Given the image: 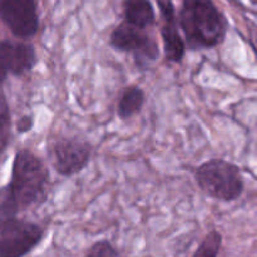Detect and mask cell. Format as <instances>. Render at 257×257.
<instances>
[{
  "label": "cell",
  "instance_id": "1",
  "mask_svg": "<svg viewBox=\"0 0 257 257\" xmlns=\"http://www.w3.org/2000/svg\"><path fill=\"white\" fill-rule=\"evenodd\" d=\"M177 18L186 48L191 50L220 45L230 27L227 17L213 0H182Z\"/></svg>",
  "mask_w": 257,
  "mask_h": 257
},
{
  "label": "cell",
  "instance_id": "2",
  "mask_svg": "<svg viewBox=\"0 0 257 257\" xmlns=\"http://www.w3.org/2000/svg\"><path fill=\"white\" fill-rule=\"evenodd\" d=\"M20 211L39 205L47 197L49 186V170L42 158L28 148L14 155L10 181L8 182Z\"/></svg>",
  "mask_w": 257,
  "mask_h": 257
},
{
  "label": "cell",
  "instance_id": "3",
  "mask_svg": "<svg viewBox=\"0 0 257 257\" xmlns=\"http://www.w3.org/2000/svg\"><path fill=\"white\" fill-rule=\"evenodd\" d=\"M195 178L206 195L223 202L238 200L245 191L240 167L222 158H212L201 163L196 170Z\"/></svg>",
  "mask_w": 257,
  "mask_h": 257
},
{
  "label": "cell",
  "instance_id": "4",
  "mask_svg": "<svg viewBox=\"0 0 257 257\" xmlns=\"http://www.w3.org/2000/svg\"><path fill=\"white\" fill-rule=\"evenodd\" d=\"M110 47L115 50L131 53L138 68H147L160 57V48L146 29L136 27L123 20L109 35Z\"/></svg>",
  "mask_w": 257,
  "mask_h": 257
},
{
  "label": "cell",
  "instance_id": "5",
  "mask_svg": "<svg viewBox=\"0 0 257 257\" xmlns=\"http://www.w3.org/2000/svg\"><path fill=\"white\" fill-rule=\"evenodd\" d=\"M43 238L42 226L15 218L0 226V257H25L39 246Z\"/></svg>",
  "mask_w": 257,
  "mask_h": 257
},
{
  "label": "cell",
  "instance_id": "6",
  "mask_svg": "<svg viewBox=\"0 0 257 257\" xmlns=\"http://www.w3.org/2000/svg\"><path fill=\"white\" fill-rule=\"evenodd\" d=\"M0 20L15 38L34 37L40 25L38 0H0Z\"/></svg>",
  "mask_w": 257,
  "mask_h": 257
},
{
  "label": "cell",
  "instance_id": "7",
  "mask_svg": "<svg viewBox=\"0 0 257 257\" xmlns=\"http://www.w3.org/2000/svg\"><path fill=\"white\" fill-rule=\"evenodd\" d=\"M52 162L63 177H72L82 172L92 157V146L80 138L64 137L52 146Z\"/></svg>",
  "mask_w": 257,
  "mask_h": 257
},
{
  "label": "cell",
  "instance_id": "8",
  "mask_svg": "<svg viewBox=\"0 0 257 257\" xmlns=\"http://www.w3.org/2000/svg\"><path fill=\"white\" fill-rule=\"evenodd\" d=\"M38 57L34 47L20 40H0V84L8 77H22L32 72Z\"/></svg>",
  "mask_w": 257,
  "mask_h": 257
},
{
  "label": "cell",
  "instance_id": "9",
  "mask_svg": "<svg viewBox=\"0 0 257 257\" xmlns=\"http://www.w3.org/2000/svg\"><path fill=\"white\" fill-rule=\"evenodd\" d=\"M160 10L161 37L163 43V53L168 62L180 63L186 53V44L180 33L177 12L173 0H156Z\"/></svg>",
  "mask_w": 257,
  "mask_h": 257
},
{
  "label": "cell",
  "instance_id": "10",
  "mask_svg": "<svg viewBox=\"0 0 257 257\" xmlns=\"http://www.w3.org/2000/svg\"><path fill=\"white\" fill-rule=\"evenodd\" d=\"M123 17L125 22L147 29L156 23V10L151 0H123Z\"/></svg>",
  "mask_w": 257,
  "mask_h": 257
},
{
  "label": "cell",
  "instance_id": "11",
  "mask_svg": "<svg viewBox=\"0 0 257 257\" xmlns=\"http://www.w3.org/2000/svg\"><path fill=\"white\" fill-rule=\"evenodd\" d=\"M145 92L138 85H128L123 89L117 104V114L122 120L135 117L142 110L145 104Z\"/></svg>",
  "mask_w": 257,
  "mask_h": 257
},
{
  "label": "cell",
  "instance_id": "12",
  "mask_svg": "<svg viewBox=\"0 0 257 257\" xmlns=\"http://www.w3.org/2000/svg\"><path fill=\"white\" fill-rule=\"evenodd\" d=\"M20 207L10 190L9 185L0 187V226L18 218Z\"/></svg>",
  "mask_w": 257,
  "mask_h": 257
},
{
  "label": "cell",
  "instance_id": "13",
  "mask_svg": "<svg viewBox=\"0 0 257 257\" xmlns=\"http://www.w3.org/2000/svg\"><path fill=\"white\" fill-rule=\"evenodd\" d=\"M12 135V117L9 104L0 84V156L7 150Z\"/></svg>",
  "mask_w": 257,
  "mask_h": 257
},
{
  "label": "cell",
  "instance_id": "14",
  "mask_svg": "<svg viewBox=\"0 0 257 257\" xmlns=\"http://www.w3.org/2000/svg\"><path fill=\"white\" fill-rule=\"evenodd\" d=\"M222 235L218 231H210L201 241L192 257H218L222 247Z\"/></svg>",
  "mask_w": 257,
  "mask_h": 257
},
{
  "label": "cell",
  "instance_id": "15",
  "mask_svg": "<svg viewBox=\"0 0 257 257\" xmlns=\"http://www.w3.org/2000/svg\"><path fill=\"white\" fill-rule=\"evenodd\" d=\"M84 257H119V252L109 241L102 240L93 243Z\"/></svg>",
  "mask_w": 257,
  "mask_h": 257
},
{
  "label": "cell",
  "instance_id": "16",
  "mask_svg": "<svg viewBox=\"0 0 257 257\" xmlns=\"http://www.w3.org/2000/svg\"><path fill=\"white\" fill-rule=\"evenodd\" d=\"M33 125H34V118L32 114H25L22 115L19 119L17 120V124H15V130L20 135H24L32 131Z\"/></svg>",
  "mask_w": 257,
  "mask_h": 257
},
{
  "label": "cell",
  "instance_id": "17",
  "mask_svg": "<svg viewBox=\"0 0 257 257\" xmlns=\"http://www.w3.org/2000/svg\"><path fill=\"white\" fill-rule=\"evenodd\" d=\"M255 40H256V44H257V30H256V34H255Z\"/></svg>",
  "mask_w": 257,
  "mask_h": 257
},
{
  "label": "cell",
  "instance_id": "18",
  "mask_svg": "<svg viewBox=\"0 0 257 257\" xmlns=\"http://www.w3.org/2000/svg\"><path fill=\"white\" fill-rule=\"evenodd\" d=\"M252 2H253V3H255V4H257V0H252Z\"/></svg>",
  "mask_w": 257,
  "mask_h": 257
}]
</instances>
